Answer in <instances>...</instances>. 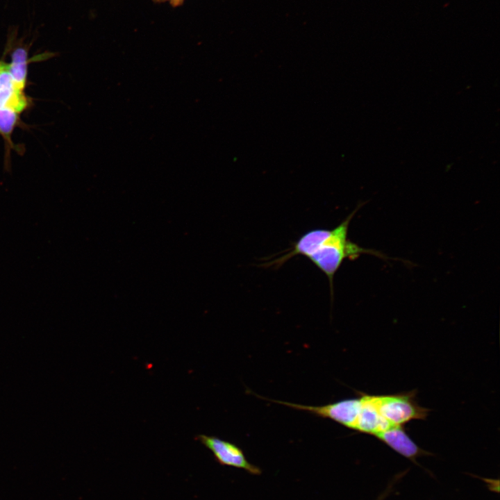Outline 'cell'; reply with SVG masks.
Returning a JSON list of instances; mask_svg holds the SVG:
<instances>
[{
	"label": "cell",
	"instance_id": "7",
	"mask_svg": "<svg viewBox=\"0 0 500 500\" xmlns=\"http://www.w3.org/2000/svg\"><path fill=\"white\" fill-rule=\"evenodd\" d=\"M8 69L14 87L23 92L27 76V52L24 49L19 48L13 51Z\"/></svg>",
	"mask_w": 500,
	"mask_h": 500
},
{
	"label": "cell",
	"instance_id": "1",
	"mask_svg": "<svg viewBox=\"0 0 500 500\" xmlns=\"http://www.w3.org/2000/svg\"><path fill=\"white\" fill-rule=\"evenodd\" d=\"M361 206L358 205L332 229L315 228L306 232L282 255L262 265L278 268L294 256H305L326 276L333 299L334 276L345 259L353 260L365 253L388 258L380 252L363 248L348 238L349 224Z\"/></svg>",
	"mask_w": 500,
	"mask_h": 500
},
{
	"label": "cell",
	"instance_id": "2",
	"mask_svg": "<svg viewBox=\"0 0 500 500\" xmlns=\"http://www.w3.org/2000/svg\"><path fill=\"white\" fill-rule=\"evenodd\" d=\"M380 415L392 426H404L415 419H425L428 410L416 401V390L392 394L372 395Z\"/></svg>",
	"mask_w": 500,
	"mask_h": 500
},
{
	"label": "cell",
	"instance_id": "6",
	"mask_svg": "<svg viewBox=\"0 0 500 500\" xmlns=\"http://www.w3.org/2000/svg\"><path fill=\"white\" fill-rule=\"evenodd\" d=\"M27 106L24 92L13 85L8 64L0 62V108H9L20 113Z\"/></svg>",
	"mask_w": 500,
	"mask_h": 500
},
{
	"label": "cell",
	"instance_id": "5",
	"mask_svg": "<svg viewBox=\"0 0 500 500\" xmlns=\"http://www.w3.org/2000/svg\"><path fill=\"white\" fill-rule=\"evenodd\" d=\"M403 457L415 462L420 456L428 454L408 436L404 426H394L374 435Z\"/></svg>",
	"mask_w": 500,
	"mask_h": 500
},
{
	"label": "cell",
	"instance_id": "4",
	"mask_svg": "<svg viewBox=\"0 0 500 500\" xmlns=\"http://www.w3.org/2000/svg\"><path fill=\"white\" fill-rule=\"evenodd\" d=\"M358 394L360 399V408L353 431L374 436L393 426L378 412L372 394L361 392Z\"/></svg>",
	"mask_w": 500,
	"mask_h": 500
},
{
	"label": "cell",
	"instance_id": "10",
	"mask_svg": "<svg viewBox=\"0 0 500 500\" xmlns=\"http://www.w3.org/2000/svg\"><path fill=\"white\" fill-rule=\"evenodd\" d=\"M166 1H169L171 3H174V4H178L183 1V0H166Z\"/></svg>",
	"mask_w": 500,
	"mask_h": 500
},
{
	"label": "cell",
	"instance_id": "9",
	"mask_svg": "<svg viewBox=\"0 0 500 500\" xmlns=\"http://www.w3.org/2000/svg\"><path fill=\"white\" fill-rule=\"evenodd\" d=\"M388 491H389L388 490H386L385 492L382 494L376 500H383L385 499V497L387 496Z\"/></svg>",
	"mask_w": 500,
	"mask_h": 500
},
{
	"label": "cell",
	"instance_id": "3",
	"mask_svg": "<svg viewBox=\"0 0 500 500\" xmlns=\"http://www.w3.org/2000/svg\"><path fill=\"white\" fill-rule=\"evenodd\" d=\"M197 440L212 452L220 464L242 468L253 474L260 473V469L248 462L242 451L235 444L203 434L199 435Z\"/></svg>",
	"mask_w": 500,
	"mask_h": 500
},
{
	"label": "cell",
	"instance_id": "8",
	"mask_svg": "<svg viewBox=\"0 0 500 500\" xmlns=\"http://www.w3.org/2000/svg\"><path fill=\"white\" fill-rule=\"evenodd\" d=\"M19 113L9 108H0V133L10 134L18 119Z\"/></svg>",
	"mask_w": 500,
	"mask_h": 500
}]
</instances>
